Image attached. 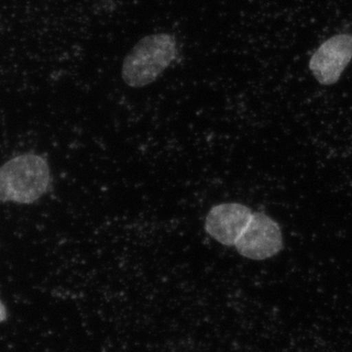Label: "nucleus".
<instances>
[{"label":"nucleus","instance_id":"1","mask_svg":"<svg viewBox=\"0 0 352 352\" xmlns=\"http://www.w3.org/2000/svg\"><path fill=\"white\" fill-rule=\"evenodd\" d=\"M176 54L177 43L170 34L159 32L145 36L124 58L122 80L133 88L151 85L170 67Z\"/></svg>","mask_w":352,"mask_h":352},{"label":"nucleus","instance_id":"2","mask_svg":"<svg viewBox=\"0 0 352 352\" xmlns=\"http://www.w3.org/2000/svg\"><path fill=\"white\" fill-rule=\"evenodd\" d=\"M50 170L38 155H21L0 168V201L31 204L46 193L50 185Z\"/></svg>","mask_w":352,"mask_h":352},{"label":"nucleus","instance_id":"3","mask_svg":"<svg viewBox=\"0 0 352 352\" xmlns=\"http://www.w3.org/2000/svg\"><path fill=\"white\" fill-rule=\"evenodd\" d=\"M235 248L241 256L252 261L273 258L284 249L281 227L270 215L254 212Z\"/></svg>","mask_w":352,"mask_h":352},{"label":"nucleus","instance_id":"4","mask_svg":"<svg viewBox=\"0 0 352 352\" xmlns=\"http://www.w3.org/2000/svg\"><path fill=\"white\" fill-rule=\"evenodd\" d=\"M352 60V34H339L324 41L309 60L315 80L324 87L339 82Z\"/></svg>","mask_w":352,"mask_h":352},{"label":"nucleus","instance_id":"5","mask_svg":"<svg viewBox=\"0 0 352 352\" xmlns=\"http://www.w3.org/2000/svg\"><path fill=\"white\" fill-rule=\"evenodd\" d=\"M252 210L240 203L214 206L206 217L205 229L210 237L227 247H235L252 219Z\"/></svg>","mask_w":352,"mask_h":352},{"label":"nucleus","instance_id":"6","mask_svg":"<svg viewBox=\"0 0 352 352\" xmlns=\"http://www.w3.org/2000/svg\"><path fill=\"white\" fill-rule=\"evenodd\" d=\"M6 309L4 307L3 303L0 302V322L6 320Z\"/></svg>","mask_w":352,"mask_h":352}]
</instances>
